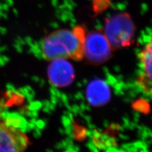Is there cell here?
I'll return each mask as SVG.
<instances>
[{
	"label": "cell",
	"mask_w": 152,
	"mask_h": 152,
	"mask_svg": "<svg viewBox=\"0 0 152 152\" xmlns=\"http://www.w3.org/2000/svg\"><path fill=\"white\" fill-rule=\"evenodd\" d=\"M85 36L84 28L79 26L72 30L55 31L42 41V55L49 61L58 59L83 60Z\"/></svg>",
	"instance_id": "6da1fadb"
},
{
	"label": "cell",
	"mask_w": 152,
	"mask_h": 152,
	"mask_svg": "<svg viewBox=\"0 0 152 152\" xmlns=\"http://www.w3.org/2000/svg\"><path fill=\"white\" fill-rule=\"evenodd\" d=\"M136 27L131 17L127 13L117 14L108 19L104 28V34L113 50L132 44Z\"/></svg>",
	"instance_id": "7a4b0ae2"
},
{
	"label": "cell",
	"mask_w": 152,
	"mask_h": 152,
	"mask_svg": "<svg viewBox=\"0 0 152 152\" xmlns=\"http://www.w3.org/2000/svg\"><path fill=\"white\" fill-rule=\"evenodd\" d=\"M113 50L103 32L93 31L85 36L84 58L93 65L106 62L112 55Z\"/></svg>",
	"instance_id": "3957f363"
},
{
	"label": "cell",
	"mask_w": 152,
	"mask_h": 152,
	"mask_svg": "<svg viewBox=\"0 0 152 152\" xmlns=\"http://www.w3.org/2000/svg\"><path fill=\"white\" fill-rule=\"evenodd\" d=\"M28 144L25 133L5 120H0V152H24Z\"/></svg>",
	"instance_id": "277c9868"
},
{
	"label": "cell",
	"mask_w": 152,
	"mask_h": 152,
	"mask_svg": "<svg viewBox=\"0 0 152 152\" xmlns=\"http://www.w3.org/2000/svg\"><path fill=\"white\" fill-rule=\"evenodd\" d=\"M48 75L51 83L59 88L68 86L75 78L72 65L65 59L52 60L48 69Z\"/></svg>",
	"instance_id": "5b68a950"
},
{
	"label": "cell",
	"mask_w": 152,
	"mask_h": 152,
	"mask_svg": "<svg viewBox=\"0 0 152 152\" xmlns=\"http://www.w3.org/2000/svg\"><path fill=\"white\" fill-rule=\"evenodd\" d=\"M151 40L150 39L139 55L140 73L137 78V84L147 95L151 93Z\"/></svg>",
	"instance_id": "8992f818"
},
{
	"label": "cell",
	"mask_w": 152,
	"mask_h": 152,
	"mask_svg": "<svg viewBox=\"0 0 152 152\" xmlns=\"http://www.w3.org/2000/svg\"><path fill=\"white\" fill-rule=\"evenodd\" d=\"M110 91L108 85L101 80H95L88 86L86 97L93 106H102L110 98Z\"/></svg>",
	"instance_id": "52a82bcc"
}]
</instances>
